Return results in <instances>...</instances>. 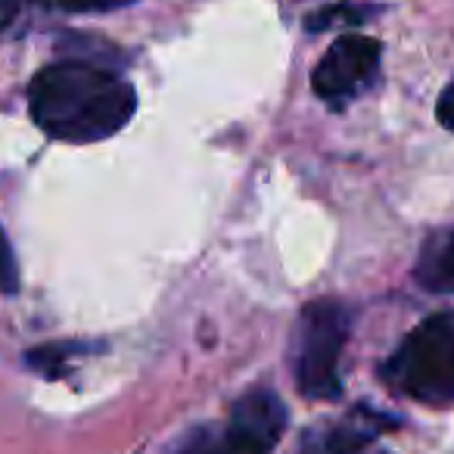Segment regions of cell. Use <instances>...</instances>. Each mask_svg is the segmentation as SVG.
I'll return each mask as SVG.
<instances>
[{
    "mask_svg": "<svg viewBox=\"0 0 454 454\" xmlns=\"http://www.w3.org/2000/svg\"><path fill=\"white\" fill-rule=\"evenodd\" d=\"M28 109L35 125L53 140L97 144L131 121L137 90L115 75L82 59H66L41 69L28 88Z\"/></svg>",
    "mask_w": 454,
    "mask_h": 454,
    "instance_id": "6da1fadb",
    "label": "cell"
},
{
    "mask_svg": "<svg viewBox=\"0 0 454 454\" xmlns=\"http://www.w3.org/2000/svg\"><path fill=\"white\" fill-rule=\"evenodd\" d=\"M380 373L404 398L429 408L454 404V311L423 317Z\"/></svg>",
    "mask_w": 454,
    "mask_h": 454,
    "instance_id": "7a4b0ae2",
    "label": "cell"
},
{
    "mask_svg": "<svg viewBox=\"0 0 454 454\" xmlns=\"http://www.w3.org/2000/svg\"><path fill=\"white\" fill-rule=\"evenodd\" d=\"M348 340V311L333 299H315L302 309L293 342L296 383L305 398H340V355Z\"/></svg>",
    "mask_w": 454,
    "mask_h": 454,
    "instance_id": "3957f363",
    "label": "cell"
},
{
    "mask_svg": "<svg viewBox=\"0 0 454 454\" xmlns=\"http://www.w3.org/2000/svg\"><path fill=\"white\" fill-rule=\"evenodd\" d=\"M380 72V44L364 35H342L315 66L311 88L330 106H346Z\"/></svg>",
    "mask_w": 454,
    "mask_h": 454,
    "instance_id": "277c9868",
    "label": "cell"
},
{
    "mask_svg": "<svg viewBox=\"0 0 454 454\" xmlns=\"http://www.w3.org/2000/svg\"><path fill=\"white\" fill-rule=\"evenodd\" d=\"M286 427V408L271 389H253L234 402L227 433L247 442L249 448L268 454L278 445L280 433Z\"/></svg>",
    "mask_w": 454,
    "mask_h": 454,
    "instance_id": "5b68a950",
    "label": "cell"
},
{
    "mask_svg": "<svg viewBox=\"0 0 454 454\" xmlns=\"http://www.w3.org/2000/svg\"><path fill=\"white\" fill-rule=\"evenodd\" d=\"M414 280L427 293L454 296V227L427 237L414 265Z\"/></svg>",
    "mask_w": 454,
    "mask_h": 454,
    "instance_id": "8992f818",
    "label": "cell"
},
{
    "mask_svg": "<svg viewBox=\"0 0 454 454\" xmlns=\"http://www.w3.org/2000/svg\"><path fill=\"white\" fill-rule=\"evenodd\" d=\"M181 454H262V451L249 448L247 442L234 439L224 429V433H196Z\"/></svg>",
    "mask_w": 454,
    "mask_h": 454,
    "instance_id": "52a82bcc",
    "label": "cell"
},
{
    "mask_svg": "<svg viewBox=\"0 0 454 454\" xmlns=\"http://www.w3.org/2000/svg\"><path fill=\"white\" fill-rule=\"evenodd\" d=\"M16 290H20V265H16L13 247L4 234V227H0V293L13 296Z\"/></svg>",
    "mask_w": 454,
    "mask_h": 454,
    "instance_id": "ba28073f",
    "label": "cell"
},
{
    "mask_svg": "<svg viewBox=\"0 0 454 454\" xmlns=\"http://www.w3.org/2000/svg\"><path fill=\"white\" fill-rule=\"evenodd\" d=\"M47 7L66 10V13H100V10H119L134 0H41Z\"/></svg>",
    "mask_w": 454,
    "mask_h": 454,
    "instance_id": "9c48e42d",
    "label": "cell"
},
{
    "mask_svg": "<svg viewBox=\"0 0 454 454\" xmlns=\"http://www.w3.org/2000/svg\"><path fill=\"white\" fill-rule=\"evenodd\" d=\"M435 115H439L442 128L454 131V84H448V88L442 90L439 103H435Z\"/></svg>",
    "mask_w": 454,
    "mask_h": 454,
    "instance_id": "30bf717a",
    "label": "cell"
},
{
    "mask_svg": "<svg viewBox=\"0 0 454 454\" xmlns=\"http://www.w3.org/2000/svg\"><path fill=\"white\" fill-rule=\"evenodd\" d=\"M22 4H26V0H0V32H4L7 26H13Z\"/></svg>",
    "mask_w": 454,
    "mask_h": 454,
    "instance_id": "8fae6325",
    "label": "cell"
},
{
    "mask_svg": "<svg viewBox=\"0 0 454 454\" xmlns=\"http://www.w3.org/2000/svg\"><path fill=\"white\" fill-rule=\"evenodd\" d=\"M305 454H315V451H305ZM348 454H389V451H373V448L367 445V448H358V451H348Z\"/></svg>",
    "mask_w": 454,
    "mask_h": 454,
    "instance_id": "7c38bea8",
    "label": "cell"
}]
</instances>
